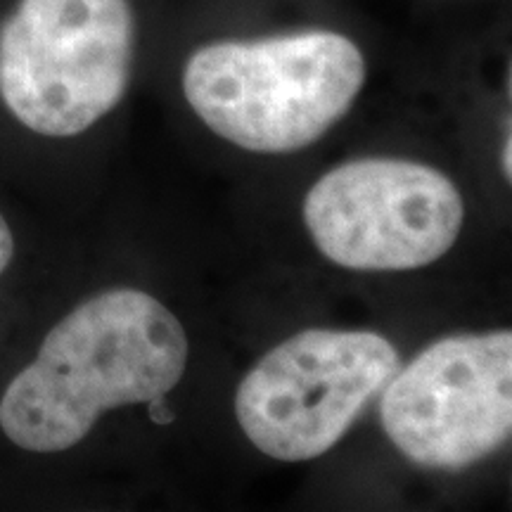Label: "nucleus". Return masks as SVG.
I'll return each instance as SVG.
<instances>
[{
	"instance_id": "obj_3",
	"label": "nucleus",
	"mask_w": 512,
	"mask_h": 512,
	"mask_svg": "<svg viewBox=\"0 0 512 512\" xmlns=\"http://www.w3.org/2000/svg\"><path fill=\"white\" fill-rule=\"evenodd\" d=\"M133 48L128 0H19L0 24V98L29 131L79 136L126 95Z\"/></svg>"
},
{
	"instance_id": "obj_8",
	"label": "nucleus",
	"mask_w": 512,
	"mask_h": 512,
	"mask_svg": "<svg viewBox=\"0 0 512 512\" xmlns=\"http://www.w3.org/2000/svg\"><path fill=\"white\" fill-rule=\"evenodd\" d=\"M147 406H150V408H147V413H150V420L157 422V425L166 427V425H171V422L176 420V413L171 411L169 406H166L164 396H157V399L147 401Z\"/></svg>"
},
{
	"instance_id": "obj_9",
	"label": "nucleus",
	"mask_w": 512,
	"mask_h": 512,
	"mask_svg": "<svg viewBox=\"0 0 512 512\" xmlns=\"http://www.w3.org/2000/svg\"><path fill=\"white\" fill-rule=\"evenodd\" d=\"M510 152H512V143H510V140H508V143H505V150H503V162H501V166H503V171H505V176H512V155H510Z\"/></svg>"
},
{
	"instance_id": "obj_1",
	"label": "nucleus",
	"mask_w": 512,
	"mask_h": 512,
	"mask_svg": "<svg viewBox=\"0 0 512 512\" xmlns=\"http://www.w3.org/2000/svg\"><path fill=\"white\" fill-rule=\"evenodd\" d=\"M185 366L188 337L162 302L131 287L100 292L64 316L8 384L0 427L24 451H67L102 413L169 394Z\"/></svg>"
},
{
	"instance_id": "obj_7",
	"label": "nucleus",
	"mask_w": 512,
	"mask_h": 512,
	"mask_svg": "<svg viewBox=\"0 0 512 512\" xmlns=\"http://www.w3.org/2000/svg\"><path fill=\"white\" fill-rule=\"evenodd\" d=\"M12 254H15V240H12V230L8 226V221L0 214V273L10 266Z\"/></svg>"
},
{
	"instance_id": "obj_2",
	"label": "nucleus",
	"mask_w": 512,
	"mask_h": 512,
	"mask_svg": "<svg viewBox=\"0 0 512 512\" xmlns=\"http://www.w3.org/2000/svg\"><path fill=\"white\" fill-rule=\"evenodd\" d=\"M368 67L337 31L216 41L190 55L185 100L216 136L261 155L323 138L354 105Z\"/></svg>"
},
{
	"instance_id": "obj_4",
	"label": "nucleus",
	"mask_w": 512,
	"mask_h": 512,
	"mask_svg": "<svg viewBox=\"0 0 512 512\" xmlns=\"http://www.w3.org/2000/svg\"><path fill=\"white\" fill-rule=\"evenodd\" d=\"M399 370V351L368 330H304L273 347L235 392V415L268 458H320Z\"/></svg>"
},
{
	"instance_id": "obj_5",
	"label": "nucleus",
	"mask_w": 512,
	"mask_h": 512,
	"mask_svg": "<svg viewBox=\"0 0 512 512\" xmlns=\"http://www.w3.org/2000/svg\"><path fill=\"white\" fill-rule=\"evenodd\" d=\"M304 221L325 259L351 271H413L456 245L465 204L451 178L408 159H356L313 183Z\"/></svg>"
},
{
	"instance_id": "obj_6",
	"label": "nucleus",
	"mask_w": 512,
	"mask_h": 512,
	"mask_svg": "<svg viewBox=\"0 0 512 512\" xmlns=\"http://www.w3.org/2000/svg\"><path fill=\"white\" fill-rule=\"evenodd\" d=\"M382 427L415 465L463 470L512 434V335H453L422 349L382 394Z\"/></svg>"
}]
</instances>
